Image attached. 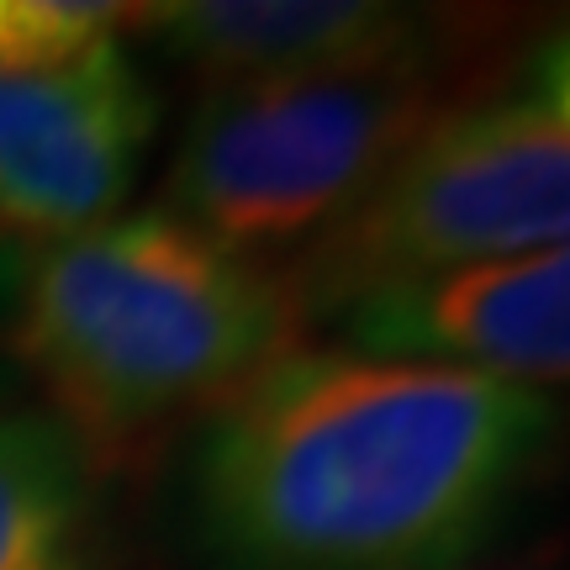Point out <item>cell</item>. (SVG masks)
<instances>
[{
	"mask_svg": "<svg viewBox=\"0 0 570 570\" xmlns=\"http://www.w3.org/2000/svg\"><path fill=\"white\" fill-rule=\"evenodd\" d=\"M554 423L544 391L475 370L291 348L206 428V539L233 570H460Z\"/></svg>",
	"mask_w": 570,
	"mask_h": 570,
	"instance_id": "1",
	"label": "cell"
},
{
	"mask_svg": "<svg viewBox=\"0 0 570 570\" xmlns=\"http://www.w3.org/2000/svg\"><path fill=\"white\" fill-rule=\"evenodd\" d=\"M302 327L285 275L154 206L42 248L21 291L17 354L69 439L127 449L190 412H223L302 348Z\"/></svg>",
	"mask_w": 570,
	"mask_h": 570,
	"instance_id": "2",
	"label": "cell"
},
{
	"mask_svg": "<svg viewBox=\"0 0 570 570\" xmlns=\"http://www.w3.org/2000/svg\"><path fill=\"white\" fill-rule=\"evenodd\" d=\"M570 238V122L539 101L439 111L285 275L306 323Z\"/></svg>",
	"mask_w": 570,
	"mask_h": 570,
	"instance_id": "3",
	"label": "cell"
},
{
	"mask_svg": "<svg viewBox=\"0 0 570 570\" xmlns=\"http://www.w3.org/2000/svg\"><path fill=\"white\" fill-rule=\"evenodd\" d=\"M433 117L428 59L317 80L212 85L180 132L159 212L248 259L269 244L317 238Z\"/></svg>",
	"mask_w": 570,
	"mask_h": 570,
	"instance_id": "4",
	"label": "cell"
},
{
	"mask_svg": "<svg viewBox=\"0 0 570 570\" xmlns=\"http://www.w3.org/2000/svg\"><path fill=\"white\" fill-rule=\"evenodd\" d=\"M154 138V96L122 38L59 69L0 75V223L69 238L117 217Z\"/></svg>",
	"mask_w": 570,
	"mask_h": 570,
	"instance_id": "5",
	"label": "cell"
},
{
	"mask_svg": "<svg viewBox=\"0 0 570 570\" xmlns=\"http://www.w3.org/2000/svg\"><path fill=\"white\" fill-rule=\"evenodd\" d=\"M327 323L338 348L475 370L512 386L570 381V238L444 281L370 291Z\"/></svg>",
	"mask_w": 570,
	"mask_h": 570,
	"instance_id": "6",
	"label": "cell"
},
{
	"mask_svg": "<svg viewBox=\"0 0 570 570\" xmlns=\"http://www.w3.org/2000/svg\"><path fill=\"white\" fill-rule=\"evenodd\" d=\"M138 27L159 32L206 90L428 59V21L391 0H180L142 6Z\"/></svg>",
	"mask_w": 570,
	"mask_h": 570,
	"instance_id": "7",
	"label": "cell"
},
{
	"mask_svg": "<svg viewBox=\"0 0 570 570\" xmlns=\"http://www.w3.org/2000/svg\"><path fill=\"white\" fill-rule=\"evenodd\" d=\"M80 449L53 417H0V570H75Z\"/></svg>",
	"mask_w": 570,
	"mask_h": 570,
	"instance_id": "8",
	"label": "cell"
},
{
	"mask_svg": "<svg viewBox=\"0 0 570 570\" xmlns=\"http://www.w3.org/2000/svg\"><path fill=\"white\" fill-rule=\"evenodd\" d=\"M142 6L101 0H0V75L59 69L101 42H117L122 27H138Z\"/></svg>",
	"mask_w": 570,
	"mask_h": 570,
	"instance_id": "9",
	"label": "cell"
},
{
	"mask_svg": "<svg viewBox=\"0 0 570 570\" xmlns=\"http://www.w3.org/2000/svg\"><path fill=\"white\" fill-rule=\"evenodd\" d=\"M544 111H554L560 122H570V27L554 32L539 53H533V96Z\"/></svg>",
	"mask_w": 570,
	"mask_h": 570,
	"instance_id": "10",
	"label": "cell"
},
{
	"mask_svg": "<svg viewBox=\"0 0 570 570\" xmlns=\"http://www.w3.org/2000/svg\"><path fill=\"white\" fill-rule=\"evenodd\" d=\"M518 570H529V566H518Z\"/></svg>",
	"mask_w": 570,
	"mask_h": 570,
	"instance_id": "11",
	"label": "cell"
}]
</instances>
